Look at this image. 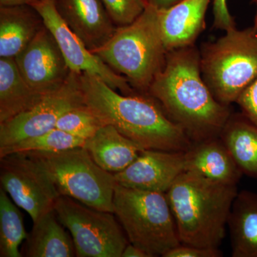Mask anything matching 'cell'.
<instances>
[{
	"label": "cell",
	"instance_id": "cell-1",
	"mask_svg": "<svg viewBox=\"0 0 257 257\" xmlns=\"http://www.w3.org/2000/svg\"><path fill=\"white\" fill-rule=\"evenodd\" d=\"M166 114L192 143L219 137L231 114L204 82L201 53L194 45L167 52L165 67L149 89Z\"/></svg>",
	"mask_w": 257,
	"mask_h": 257
},
{
	"label": "cell",
	"instance_id": "cell-2",
	"mask_svg": "<svg viewBox=\"0 0 257 257\" xmlns=\"http://www.w3.org/2000/svg\"><path fill=\"white\" fill-rule=\"evenodd\" d=\"M79 82L84 104L101 120L144 150L186 152L192 143L147 94L125 95L96 76L82 72Z\"/></svg>",
	"mask_w": 257,
	"mask_h": 257
},
{
	"label": "cell",
	"instance_id": "cell-3",
	"mask_svg": "<svg viewBox=\"0 0 257 257\" xmlns=\"http://www.w3.org/2000/svg\"><path fill=\"white\" fill-rule=\"evenodd\" d=\"M237 185L218 183L184 172L167 197L182 244L218 248L225 236Z\"/></svg>",
	"mask_w": 257,
	"mask_h": 257
},
{
	"label": "cell",
	"instance_id": "cell-4",
	"mask_svg": "<svg viewBox=\"0 0 257 257\" xmlns=\"http://www.w3.org/2000/svg\"><path fill=\"white\" fill-rule=\"evenodd\" d=\"M91 52L124 75L137 92L148 95L152 82L165 67L168 52L162 40L157 8L147 5L135 21L118 27L104 45Z\"/></svg>",
	"mask_w": 257,
	"mask_h": 257
},
{
	"label": "cell",
	"instance_id": "cell-5",
	"mask_svg": "<svg viewBox=\"0 0 257 257\" xmlns=\"http://www.w3.org/2000/svg\"><path fill=\"white\" fill-rule=\"evenodd\" d=\"M114 214L128 242L150 257L164 256L180 244L167 194L128 189L116 184Z\"/></svg>",
	"mask_w": 257,
	"mask_h": 257
},
{
	"label": "cell",
	"instance_id": "cell-6",
	"mask_svg": "<svg viewBox=\"0 0 257 257\" xmlns=\"http://www.w3.org/2000/svg\"><path fill=\"white\" fill-rule=\"evenodd\" d=\"M201 69L216 100L228 106L236 103L257 78V29L232 28L208 44L201 53Z\"/></svg>",
	"mask_w": 257,
	"mask_h": 257
},
{
	"label": "cell",
	"instance_id": "cell-7",
	"mask_svg": "<svg viewBox=\"0 0 257 257\" xmlns=\"http://www.w3.org/2000/svg\"><path fill=\"white\" fill-rule=\"evenodd\" d=\"M50 176L60 195L114 213V174L96 165L84 147L57 152H28Z\"/></svg>",
	"mask_w": 257,
	"mask_h": 257
},
{
	"label": "cell",
	"instance_id": "cell-8",
	"mask_svg": "<svg viewBox=\"0 0 257 257\" xmlns=\"http://www.w3.org/2000/svg\"><path fill=\"white\" fill-rule=\"evenodd\" d=\"M61 224L72 234L78 257H121L128 243L114 213L98 210L60 195L54 207Z\"/></svg>",
	"mask_w": 257,
	"mask_h": 257
},
{
	"label": "cell",
	"instance_id": "cell-9",
	"mask_svg": "<svg viewBox=\"0 0 257 257\" xmlns=\"http://www.w3.org/2000/svg\"><path fill=\"white\" fill-rule=\"evenodd\" d=\"M2 188L32 221L52 210L60 194L46 171L25 153L0 158Z\"/></svg>",
	"mask_w": 257,
	"mask_h": 257
},
{
	"label": "cell",
	"instance_id": "cell-10",
	"mask_svg": "<svg viewBox=\"0 0 257 257\" xmlns=\"http://www.w3.org/2000/svg\"><path fill=\"white\" fill-rule=\"evenodd\" d=\"M79 74L71 71L60 89L46 94L29 110L0 123V148L50 131L66 111L84 104Z\"/></svg>",
	"mask_w": 257,
	"mask_h": 257
},
{
	"label": "cell",
	"instance_id": "cell-11",
	"mask_svg": "<svg viewBox=\"0 0 257 257\" xmlns=\"http://www.w3.org/2000/svg\"><path fill=\"white\" fill-rule=\"evenodd\" d=\"M33 8L41 15L45 26L55 37L71 71L96 76L111 89L119 90L125 95L140 94L132 87L126 77L116 73L86 47L58 14L54 0H42Z\"/></svg>",
	"mask_w": 257,
	"mask_h": 257
},
{
	"label": "cell",
	"instance_id": "cell-12",
	"mask_svg": "<svg viewBox=\"0 0 257 257\" xmlns=\"http://www.w3.org/2000/svg\"><path fill=\"white\" fill-rule=\"evenodd\" d=\"M15 60L29 86L41 95L60 89L70 75L62 50L45 25Z\"/></svg>",
	"mask_w": 257,
	"mask_h": 257
},
{
	"label": "cell",
	"instance_id": "cell-13",
	"mask_svg": "<svg viewBox=\"0 0 257 257\" xmlns=\"http://www.w3.org/2000/svg\"><path fill=\"white\" fill-rule=\"evenodd\" d=\"M185 172L184 152L144 150L124 170L114 174L116 184L126 188L167 193Z\"/></svg>",
	"mask_w": 257,
	"mask_h": 257
},
{
	"label": "cell",
	"instance_id": "cell-14",
	"mask_svg": "<svg viewBox=\"0 0 257 257\" xmlns=\"http://www.w3.org/2000/svg\"><path fill=\"white\" fill-rule=\"evenodd\" d=\"M61 18L89 50L104 45L117 27L101 0H54Z\"/></svg>",
	"mask_w": 257,
	"mask_h": 257
},
{
	"label": "cell",
	"instance_id": "cell-15",
	"mask_svg": "<svg viewBox=\"0 0 257 257\" xmlns=\"http://www.w3.org/2000/svg\"><path fill=\"white\" fill-rule=\"evenodd\" d=\"M211 0H183L167 9H157L161 33L167 52L192 46L205 28Z\"/></svg>",
	"mask_w": 257,
	"mask_h": 257
},
{
	"label": "cell",
	"instance_id": "cell-16",
	"mask_svg": "<svg viewBox=\"0 0 257 257\" xmlns=\"http://www.w3.org/2000/svg\"><path fill=\"white\" fill-rule=\"evenodd\" d=\"M185 156V172L218 183L237 185L243 173L220 137L192 143Z\"/></svg>",
	"mask_w": 257,
	"mask_h": 257
},
{
	"label": "cell",
	"instance_id": "cell-17",
	"mask_svg": "<svg viewBox=\"0 0 257 257\" xmlns=\"http://www.w3.org/2000/svg\"><path fill=\"white\" fill-rule=\"evenodd\" d=\"M45 26L41 15L29 5L0 6V57H15Z\"/></svg>",
	"mask_w": 257,
	"mask_h": 257
},
{
	"label": "cell",
	"instance_id": "cell-18",
	"mask_svg": "<svg viewBox=\"0 0 257 257\" xmlns=\"http://www.w3.org/2000/svg\"><path fill=\"white\" fill-rule=\"evenodd\" d=\"M84 148L103 170L119 173L136 160L144 149L111 125H104L86 140Z\"/></svg>",
	"mask_w": 257,
	"mask_h": 257
},
{
	"label": "cell",
	"instance_id": "cell-19",
	"mask_svg": "<svg viewBox=\"0 0 257 257\" xmlns=\"http://www.w3.org/2000/svg\"><path fill=\"white\" fill-rule=\"evenodd\" d=\"M227 226L233 257H257V193L238 192Z\"/></svg>",
	"mask_w": 257,
	"mask_h": 257
},
{
	"label": "cell",
	"instance_id": "cell-20",
	"mask_svg": "<svg viewBox=\"0 0 257 257\" xmlns=\"http://www.w3.org/2000/svg\"><path fill=\"white\" fill-rule=\"evenodd\" d=\"M55 209L47 211L36 221L26 239L25 256L73 257L76 256L72 238L64 229Z\"/></svg>",
	"mask_w": 257,
	"mask_h": 257
},
{
	"label": "cell",
	"instance_id": "cell-21",
	"mask_svg": "<svg viewBox=\"0 0 257 257\" xmlns=\"http://www.w3.org/2000/svg\"><path fill=\"white\" fill-rule=\"evenodd\" d=\"M45 96L29 86L14 57H0V123L31 109Z\"/></svg>",
	"mask_w": 257,
	"mask_h": 257
},
{
	"label": "cell",
	"instance_id": "cell-22",
	"mask_svg": "<svg viewBox=\"0 0 257 257\" xmlns=\"http://www.w3.org/2000/svg\"><path fill=\"white\" fill-rule=\"evenodd\" d=\"M219 137L243 175L257 179V125L241 112L231 113Z\"/></svg>",
	"mask_w": 257,
	"mask_h": 257
},
{
	"label": "cell",
	"instance_id": "cell-23",
	"mask_svg": "<svg viewBox=\"0 0 257 257\" xmlns=\"http://www.w3.org/2000/svg\"><path fill=\"white\" fill-rule=\"evenodd\" d=\"M18 206L1 187L0 189V256L22 257L20 246L28 234Z\"/></svg>",
	"mask_w": 257,
	"mask_h": 257
},
{
	"label": "cell",
	"instance_id": "cell-24",
	"mask_svg": "<svg viewBox=\"0 0 257 257\" xmlns=\"http://www.w3.org/2000/svg\"><path fill=\"white\" fill-rule=\"evenodd\" d=\"M86 140L54 128L47 133L25 139L10 146L0 148V158L15 153L57 152L84 147Z\"/></svg>",
	"mask_w": 257,
	"mask_h": 257
},
{
	"label": "cell",
	"instance_id": "cell-25",
	"mask_svg": "<svg viewBox=\"0 0 257 257\" xmlns=\"http://www.w3.org/2000/svg\"><path fill=\"white\" fill-rule=\"evenodd\" d=\"M104 126V123L85 104L66 111L57 121L55 127L77 137L87 140Z\"/></svg>",
	"mask_w": 257,
	"mask_h": 257
},
{
	"label": "cell",
	"instance_id": "cell-26",
	"mask_svg": "<svg viewBox=\"0 0 257 257\" xmlns=\"http://www.w3.org/2000/svg\"><path fill=\"white\" fill-rule=\"evenodd\" d=\"M115 26L130 25L143 13L145 0H101Z\"/></svg>",
	"mask_w": 257,
	"mask_h": 257
},
{
	"label": "cell",
	"instance_id": "cell-27",
	"mask_svg": "<svg viewBox=\"0 0 257 257\" xmlns=\"http://www.w3.org/2000/svg\"><path fill=\"white\" fill-rule=\"evenodd\" d=\"M236 103L241 112L257 125V78L243 91Z\"/></svg>",
	"mask_w": 257,
	"mask_h": 257
},
{
	"label": "cell",
	"instance_id": "cell-28",
	"mask_svg": "<svg viewBox=\"0 0 257 257\" xmlns=\"http://www.w3.org/2000/svg\"><path fill=\"white\" fill-rule=\"evenodd\" d=\"M222 254L219 248L199 247L180 243L163 257H220Z\"/></svg>",
	"mask_w": 257,
	"mask_h": 257
},
{
	"label": "cell",
	"instance_id": "cell-29",
	"mask_svg": "<svg viewBox=\"0 0 257 257\" xmlns=\"http://www.w3.org/2000/svg\"><path fill=\"white\" fill-rule=\"evenodd\" d=\"M213 13L216 28L228 31L236 28L234 19L228 9L227 0H213Z\"/></svg>",
	"mask_w": 257,
	"mask_h": 257
},
{
	"label": "cell",
	"instance_id": "cell-30",
	"mask_svg": "<svg viewBox=\"0 0 257 257\" xmlns=\"http://www.w3.org/2000/svg\"><path fill=\"white\" fill-rule=\"evenodd\" d=\"M121 257H150L144 250L128 242L123 251Z\"/></svg>",
	"mask_w": 257,
	"mask_h": 257
},
{
	"label": "cell",
	"instance_id": "cell-31",
	"mask_svg": "<svg viewBox=\"0 0 257 257\" xmlns=\"http://www.w3.org/2000/svg\"><path fill=\"white\" fill-rule=\"evenodd\" d=\"M182 1L183 0H145L147 5H151L157 9H167Z\"/></svg>",
	"mask_w": 257,
	"mask_h": 257
},
{
	"label": "cell",
	"instance_id": "cell-32",
	"mask_svg": "<svg viewBox=\"0 0 257 257\" xmlns=\"http://www.w3.org/2000/svg\"><path fill=\"white\" fill-rule=\"evenodd\" d=\"M42 0H0V6H17V5H29L34 7Z\"/></svg>",
	"mask_w": 257,
	"mask_h": 257
},
{
	"label": "cell",
	"instance_id": "cell-33",
	"mask_svg": "<svg viewBox=\"0 0 257 257\" xmlns=\"http://www.w3.org/2000/svg\"><path fill=\"white\" fill-rule=\"evenodd\" d=\"M255 2H256V15H255V19H254V25H253V26H254L255 28H257V0H255Z\"/></svg>",
	"mask_w": 257,
	"mask_h": 257
}]
</instances>
